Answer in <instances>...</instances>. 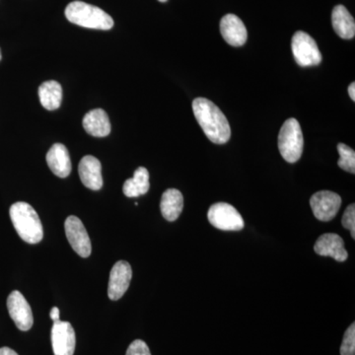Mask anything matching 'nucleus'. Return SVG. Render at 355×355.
<instances>
[{"instance_id":"obj_15","label":"nucleus","mask_w":355,"mask_h":355,"mask_svg":"<svg viewBox=\"0 0 355 355\" xmlns=\"http://www.w3.org/2000/svg\"><path fill=\"white\" fill-rule=\"evenodd\" d=\"M46 163L55 176L67 178L71 172V161L69 150L62 144H55L46 154Z\"/></svg>"},{"instance_id":"obj_10","label":"nucleus","mask_w":355,"mask_h":355,"mask_svg":"<svg viewBox=\"0 0 355 355\" xmlns=\"http://www.w3.org/2000/svg\"><path fill=\"white\" fill-rule=\"evenodd\" d=\"M51 345L55 355H73L76 350V331L69 322H53Z\"/></svg>"},{"instance_id":"obj_2","label":"nucleus","mask_w":355,"mask_h":355,"mask_svg":"<svg viewBox=\"0 0 355 355\" xmlns=\"http://www.w3.org/2000/svg\"><path fill=\"white\" fill-rule=\"evenodd\" d=\"M9 214L16 232L23 241L29 244H38L43 240L44 231L41 219L29 203H14L11 205Z\"/></svg>"},{"instance_id":"obj_21","label":"nucleus","mask_w":355,"mask_h":355,"mask_svg":"<svg viewBox=\"0 0 355 355\" xmlns=\"http://www.w3.org/2000/svg\"><path fill=\"white\" fill-rule=\"evenodd\" d=\"M338 154H340V159L338 161V165L342 168L345 171L355 173V153L354 149L350 148L347 144H338Z\"/></svg>"},{"instance_id":"obj_22","label":"nucleus","mask_w":355,"mask_h":355,"mask_svg":"<svg viewBox=\"0 0 355 355\" xmlns=\"http://www.w3.org/2000/svg\"><path fill=\"white\" fill-rule=\"evenodd\" d=\"M355 354V324H350L343 336L340 355Z\"/></svg>"},{"instance_id":"obj_19","label":"nucleus","mask_w":355,"mask_h":355,"mask_svg":"<svg viewBox=\"0 0 355 355\" xmlns=\"http://www.w3.org/2000/svg\"><path fill=\"white\" fill-rule=\"evenodd\" d=\"M149 188H150V184H149L148 170L144 167H139L135 170L132 179L125 182L123 191L128 198H137L146 195Z\"/></svg>"},{"instance_id":"obj_8","label":"nucleus","mask_w":355,"mask_h":355,"mask_svg":"<svg viewBox=\"0 0 355 355\" xmlns=\"http://www.w3.org/2000/svg\"><path fill=\"white\" fill-rule=\"evenodd\" d=\"M64 229L72 249L83 258H88L92 252V247L83 221L78 217L69 216L64 222Z\"/></svg>"},{"instance_id":"obj_16","label":"nucleus","mask_w":355,"mask_h":355,"mask_svg":"<svg viewBox=\"0 0 355 355\" xmlns=\"http://www.w3.org/2000/svg\"><path fill=\"white\" fill-rule=\"evenodd\" d=\"M83 128L86 132L96 137H104L111 132L108 114L102 109H95L85 114Z\"/></svg>"},{"instance_id":"obj_27","label":"nucleus","mask_w":355,"mask_h":355,"mask_svg":"<svg viewBox=\"0 0 355 355\" xmlns=\"http://www.w3.org/2000/svg\"><path fill=\"white\" fill-rule=\"evenodd\" d=\"M349 97L352 98V101H355V83H352L349 86Z\"/></svg>"},{"instance_id":"obj_14","label":"nucleus","mask_w":355,"mask_h":355,"mask_svg":"<svg viewBox=\"0 0 355 355\" xmlns=\"http://www.w3.org/2000/svg\"><path fill=\"white\" fill-rule=\"evenodd\" d=\"M222 37L230 46H241L246 43L248 33L244 23L234 14H227L220 21Z\"/></svg>"},{"instance_id":"obj_18","label":"nucleus","mask_w":355,"mask_h":355,"mask_svg":"<svg viewBox=\"0 0 355 355\" xmlns=\"http://www.w3.org/2000/svg\"><path fill=\"white\" fill-rule=\"evenodd\" d=\"M334 30L342 39H352L355 35V22L352 14L343 6H336L331 13Z\"/></svg>"},{"instance_id":"obj_24","label":"nucleus","mask_w":355,"mask_h":355,"mask_svg":"<svg viewBox=\"0 0 355 355\" xmlns=\"http://www.w3.org/2000/svg\"><path fill=\"white\" fill-rule=\"evenodd\" d=\"M125 355H151L148 345L144 340H135L130 343Z\"/></svg>"},{"instance_id":"obj_23","label":"nucleus","mask_w":355,"mask_h":355,"mask_svg":"<svg viewBox=\"0 0 355 355\" xmlns=\"http://www.w3.org/2000/svg\"><path fill=\"white\" fill-rule=\"evenodd\" d=\"M342 224L343 227L349 230L352 239H355V207L354 203H352L345 209L343 214Z\"/></svg>"},{"instance_id":"obj_6","label":"nucleus","mask_w":355,"mask_h":355,"mask_svg":"<svg viewBox=\"0 0 355 355\" xmlns=\"http://www.w3.org/2000/svg\"><path fill=\"white\" fill-rule=\"evenodd\" d=\"M207 218L214 227L223 231H240L244 228L241 214L233 205L217 202L209 207Z\"/></svg>"},{"instance_id":"obj_26","label":"nucleus","mask_w":355,"mask_h":355,"mask_svg":"<svg viewBox=\"0 0 355 355\" xmlns=\"http://www.w3.org/2000/svg\"><path fill=\"white\" fill-rule=\"evenodd\" d=\"M0 355H18V354L17 352H14L13 349L4 347L0 349Z\"/></svg>"},{"instance_id":"obj_17","label":"nucleus","mask_w":355,"mask_h":355,"mask_svg":"<svg viewBox=\"0 0 355 355\" xmlns=\"http://www.w3.org/2000/svg\"><path fill=\"white\" fill-rule=\"evenodd\" d=\"M184 209V197L176 189H168L161 198L160 209L168 221H175L181 216Z\"/></svg>"},{"instance_id":"obj_11","label":"nucleus","mask_w":355,"mask_h":355,"mask_svg":"<svg viewBox=\"0 0 355 355\" xmlns=\"http://www.w3.org/2000/svg\"><path fill=\"white\" fill-rule=\"evenodd\" d=\"M132 277V266L125 261L114 263L110 273L108 296L111 300L116 301L123 297L130 287Z\"/></svg>"},{"instance_id":"obj_7","label":"nucleus","mask_w":355,"mask_h":355,"mask_svg":"<svg viewBox=\"0 0 355 355\" xmlns=\"http://www.w3.org/2000/svg\"><path fill=\"white\" fill-rule=\"evenodd\" d=\"M311 209L320 221H331L335 218L342 205V198L331 191H321L310 198Z\"/></svg>"},{"instance_id":"obj_13","label":"nucleus","mask_w":355,"mask_h":355,"mask_svg":"<svg viewBox=\"0 0 355 355\" xmlns=\"http://www.w3.org/2000/svg\"><path fill=\"white\" fill-rule=\"evenodd\" d=\"M78 172L86 188L93 191H99L102 188V165L94 156H84L79 163Z\"/></svg>"},{"instance_id":"obj_5","label":"nucleus","mask_w":355,"mask_h":355,"mask_svg":"<svg viewBox=\"0 0 355 355\" xmlns=\"http://www.w3.org/2000/svg\"><path fill=\"white\" fill-rule=\"evenodd\" d=\"M292 53L300 67H314L321 64L322 55L315 40L309 34L298 31L291 42Z\"/></svg>"},{"instance_id":"obj_20","label":"nucleus","mask_w":355,"mask_h":355,"mask_svg":"<svg viewBox=\"0 0 355 355\" xmlns=\"http://www.w3.org/2000/svg\"><path fill=\"white\" fill-rule=\"evenodd\" d=\"M39 98L42 106L49 111L60 108L62 100V88L58 81H46L39 87Z\"/></svg>"},{"instance_id":"obj_25","label":"nucleus","mask_w":355,"mask_h":355,"mask_svg":"<svg viewBox=\"0 0 355 355\" xmlns=\"http://www.w3.org/2000/svg\"><path fill=\"white\" fill-rule=\"evenodd\" d=\"M50 317L53 322L60 321V309L58 307H53L51 311Z\"/></svg>"},{"instance_id":"obj_9","label":"nucleus","mask_w":355,"mask_h":355,"mask_svg":"<svg viewBox=\"0 0 355 355\" xmlns=\"http://www.w3.org/2000/svg\"><path fill=\"white\" fill-rule=\"evenodd\" d=\"M7 309L16 327L20 331H29L34 323L31 306L18 291L11 292L7 298Z\"/></svg>"},{"instance_id":"obj_3","label":"nucleus","mask_w":355,"mask_h":355,"mask_svg":"<svg viewBox=\"0 0 355 355\" xmlns=\"http://www.w3.org/2000/svg\"><path fill=\"white\" fill-rule=\"evenodd\" d=\"M65 17L73 24L95 30H110L114 20L99 7L83 1H73L65 8Z\"/></svg>"},{"instance_id":"obj_29","label":"nucleus","mask_w":355,"mask_h":355,"mask_svg":"<svg viewBox=\"0 0 355 355\" xmlns=\"http://www.w3.org/2000/svg\"><path fill=\"white\" fill-rule=\"evenodd\" d=\"M1 58H2V55H1V51H0V60H1Z\"/></svg>"},{"instance_id":"obj_12","label":"nucleus","mask_w":355,"mask_h":355,"mask_svg":"<svg viewBox=\"0 0 355 355\" xmlns=\"http://www.w3.org/2000/svg\"><path fill=\"white\" fill-rule=\"evenodd\" d=\"M314 250L320 256L331 257L338 261H347L349 257L343 238L334 233H326L320 236L315 243Z\"/></svg>"},{"instance_id":"obj_1","label":"nucleus","mask_w":355,"mask_h":355,"mask_svg":"<svg viewBox=\"0 0 355 355\" xmlns=\"http://www.w3.org/2000/svg\"><path fill=\"white\" fill-rule=\"evenodd\" d=\"M193 111L198 125L210 141L224 144L230 139L231 128L225 114L205 98H197L193 102Z\"/></svg>"},{"instance_id":"obj_28","label":"nucleus","mask_w":355,"mask_h":355,"mask_svg":"<svg viewBox=\"0 0 355 355\" xmlns=\"http://www.w3.org/2000/svg\"><path fill=\"white\" fill-rule=\"evenodd\" d=\"M158 1H160V2H166V1H167V0H158Z\"/></svg>"},{"instance_id":"obj_4","label":"nucleus","mask_w":355,"mask_h":355,"mask_svg":"<svg viewBox=\"0 0 355 355\" xmlns=\"http://www.w3.org/2000/svg\"><path fill=\"white\" fill-rule=\"evenodd\" d=\"M304 139L300 123L296 119H288L284 123L279 135V149L284 160L297 162L302 156Z\"/></svg>"}]
</instances>
